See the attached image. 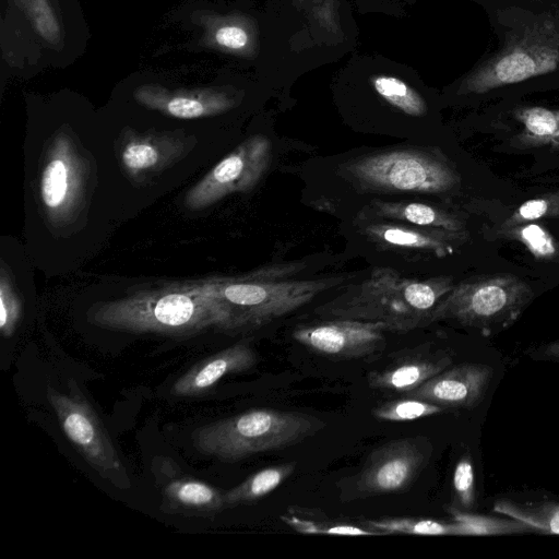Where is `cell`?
Listing matches in <instances>:
<instances>
[{
    "label": "cell",
    "mask_w": 559,
    "mask_h": 559,
    "mask_svg": "<svg viewBox=\"0 0 559 559\" xmlns=\"http://www.w3.org/2000/svg\"><path fill=\"white\" fill-rule=\"evenodd\" d=\"M386 326L380 322L328 319L300 325L293 332L296 342L310 350L336 358H361L382 350Z\"/></svg>",
    "instance_id": "8fae6325"
},
{
    "label": "cell",
    "mask_w": 559,
    "mask_h": 559,
    "mask_svg": "<svg viewBox=\"0 0 559 559\" xmlns=\"http://www.w3.org/2000/svg\"><path fill=\"white\" fill-rule=\"evenodd\" d=\"M227 318L214 277L140 290L90 312V321L103 329L169 336H191L210 328L225 332Z\"/></svg>",
    "instance_id": "6da1fadb"
},
{
    "label": "cell",
    "mask_w": 559,
    "mask_h": 559,
    "mask_svg": "<svg viewBox=\"0 0 559 559\" xmlns=\"http://www.w3.org/2000/svg\"><path fill=\"white\" fill-rule=\"evenodd\" d=\"M515 118L523 126L522 143L559 147V109L525 107L515 112Z\"/></svg>",
    "instance_id": "d4e9b609"
},
{
    "label": "cell",
    "mask_w": 559,
    "mask_h": 559,
    "mask_svg": "<svg viewBox=\"0 0 559 559\" xmlns=\"http://www.w3.org/2000/svg\"><path fill=\"white\" fill-rule=\"evenodd\" d=\"M271 155L272 144L266 136H250L187 192L186 205L191 210H200L233 192L252 190L266 173Z\"/></svg>",
    "instance_id": "30bf717a"
},
{
    "label": "cell",
    "mask_w": 559,
    "mask_h": 559,
    "mask_svg": "<svg viewBox=\"0 0 559 559\" xmlns=\"http://www.w3.org/2000/svg\"><path fill=\"white\" fill-rule=\"evenodd\" d=\"M257 354L247 343L234 344L185 372L171 388L176 396H198L206 393L224 377L249 370L257 364Z\"/></svg>",
    "instance_id": "ac0fdd59"
},
{
    "label": "cell",
    "mask_w": 559,
    "mask_h": 559,
    "mask_svg": "<svg viewBox=\"0 0 559 559\" xmlns=\"http://www.w3.org/2000/svg\"><path fill=\"white\" fill-rule=\"evenodd\" d=\"M46 395L64 435L88 465L118 489H130L131 479L115 444L78 383L70 379L66 392L48 385Z\"/></svg>",
    "instance_id": "ba28073f"
},
{
    "label": "cell",
    "mask_w": 559,
    "mask_h": 559,
    "mask_svg": "<svg viewBox=\"0 0 559 559\" xmlns=\"http://www.w3.org/2000/svg\"><path fill=\"white\" fill-rule=\"evenodd\" d=\"M324 427V421L306 413L258 408L202 426L192 439L200 453L234 462L292 447Z\"/></svg>",
    "instance_id": "277c9868"
},
{
    "label": "cell",
    "mask_w": 559,
    "mask_h": 559,
    "mask_svg": "<svg viewBox=\"0 0 559 559\" xmlns=\"http://www.w3.org/2000/svg\"><path fill=\"white\" fill-rule=\"evenodd\" d=\"M369 206L373 216L382 219L402 222L453 234H460L463 229V224L456 216L426 203L374 200Z\"/></svg>",
    "instance_id": "44dd1931"
},
{
    "label": "cell",
    "mask_w": 559,
    "mask_h": 559,
    "mask_svg": "<svg viewBox=\"0 0 559 559\" xmlns=\"http://www.w3.org/2000/svg\"><path fill=\"white\" fill-rule=\"evenodd\" d=\"M453 287L450 276L418 280L377 267L365 280L342 285L338 295L313 312L323 320L380 322L389 332L407 333L430 324L432 311Z\"/></svg>",
    "instance_id": "7a4b0ae2"
},
{
    "label": "cell",
    "mask_w": 559,
    "mask_h": 559,
    "mask_svg": "<svg viewBox=\"0 0 559 559\" xmlns=\"http://www.w3.org/2000/svg\"><path fill=\"white\" fill-rule=\"evenodd\" d=\"M136 97L145 106L180 119L221 114L235 105L228 95L213 92L170 94L159 90H142Z\"/></svg>",
    "instance_id": "ffe728a7"
},
{
    "label": "cell",
    "mask_w": 559,
    "mask_h": 559,
    "mask_svg": "<svg viewBox=\"0 0 559 559\" xmlns=\"http://www.w3.org/2000/svg\"><path fill=\"white\" fill-rule=\"evenodd\" d=\"M159 493L160 510L170 515L213 518L227 509L225 492L182 473L168 457H155L152 464Z\"/></svg>",
    "instance_id": "4fadbf2b"
},
{
    "label": "cell",
    "mask_w": 559,
    "mask_h": 559,
    "mask_svg": "<svg viewBox=\"0 0 559 559\" xmlns=\"http://www.w3.org/2000/svg\"><path fill=\"white\" fill-rule=\"evenodd\" d=\"M554 214H559V197L532 199L522 203L506 222V225L514 226L531 223Z\"/></svg>",
    "instance_id": "d6a6232c"
},
{
    "label": "cell",
    "mask_w": 559,
    "mask_h": 559,
    "mask_svg": "<svg viewBox=\"0 0 559 559\" xmlns=\"http://www.w3.org/2000/svg\"><path fill=\"white\" fill-rule=\"evenodd\" d=\"M453 493L456 508L469 511L475 506V475L473 460L468 453L463 454L453 471Z\"/></svg>",
    "instance_id": "f546056e"
},
{
    "label": "cell",
    "mask_w": 559,
    "mask_h": 559,
    "mask_svg": "<svg viewBox=\"0 0 559 559\" xmlns=\"http://www.w3.org/2000/svg\"><path fill=\"white\" fill-rule=\"evenodd\" d=\"M214 38L222 48L245 56L254 55L259 44L255 25L245 20L221 25Z\"/></svg>",
    "instance_id": "f1b7e54d"
},
{
    "label": "cell",
    "mask_w": 559,
    "mask_h": 559,
    "mask_svg": "<svg viewBox=\"0 0 559 559\" xmlns=\"http://www.w3.org/2000/svg\"><path fill=\"white\" fill-rule=\"evenodd\" d=\"M296 469V462H286L262 468L225 492L227 508L255 502L274 491Z\"/></svg>",
    "instance_id": "603a6c76"
},
{
    "label": "cell",
    "mask_w": 559,
    "mask_h": 559,
    "mask_svg": "<svg viewBox=\"0 0 559 559\" xmlns=\"http://www.w3.org/2000/svg\"><path fill=\"white\" fill-rule=\"evenodd\" d=\"M356 187L372 192L444 193L459 183L456 171L431 150L404 147L370 153L341 166Z\"/></svg>",
    "instance_id": "5b68a950"
},
{
    "label": "cell",
    "mask_w": 559,
    "mask_h": 559,
    "mask_svg": "<svg viewBox=\"0 0 559 559\" xmlns=\"http://www.w3.org/2000/svg\"><path fill=\"white\" fill-rule=\"evenodd\" d=\"M432 450V443L424 436L396 439L377 448L348 481L344 499L406 490L427 466Z\"/></svg>",
    "instance_id": "9c48e42d"
},
{
    "label": "cell",
    "mask_w": 559,
    "mask_h": 559,
    "mask_svg": "<svg viewBox=\"0 0 559 559\" xmlns=\"http://www.w3.org/2000/svg\"><path fill=\"white\" fill-rule=\"evenodd\" d=\"M22 304L5 269H1L0 277V331L4 337H10L19 323Z\"/></svg>",
    "instance_id": "4dcf8cb0"
},
{
    "label": "cell",
    "mask_w": 559,
    "mask_h": 559,
    "mask_svg": "<svg viewBox=\"0 0 559 559\" xmlns=\"http://www.w3.org/2000/svg\"><path fill=\"white\" fill-rule=\"evenodd\" d=\"M281 520L294 531L301 534L313 535H343V536H377L381 532L369 528L365 525L358 526L352 523H344L324 519H317L302 513L301 509L290 508L282 514Z\"/></svg>",
    "instance_id": "484cf974"
},
{
    "label": "cell",
    "mask_w": 559,
    "mask_h": 559,
    "mask_svg": "<svg viewBox=\"0 0 559 559\" xmlns=\"http://www.w3.org/2000/svg\"><path fill=\"white\" fill-rule=\"evenodd\" d=\"M492 378L493 368L487 364H459L430 378L406 396L444 408H474L486 396Z\"/></svg>",
    "instance_id": "5bb4252c"
},
{
    "label": "cell",
    "mask_w": 559,
    "mask_h": 559,
    "mask_svg": "<svg viewBox=\"0 0 559 559\" xmlns=\"http://www.w3.org/2000/svg\"><path fill=\"white\" fill-rule=\"evenodd\" d=\"M452 520L462 522L469 531V536H492L526 534L535 531L527 524L515 519L506 516H489L471 513L454 506L447 507Z\"/></svg>",
    "instance_id": "4316f807"
},
{
    "label": "cell",
    "mask_w": 559,
    "mask_h": 559,
    "mask_svg": "<svg viewBox=\"0 0 559 559\" xmlns=\"http://www.w3.org/2000/svg\"><path fill=\"white\" fill-rule=\"evenodd\" d=\"M493 512L521 521L535 533L559 535V499L549 493L514 492L497 497Z\"/></svg>",
    "instance_id": "d6986e66"
},
{
    "label": "cell",
    "mask_w": 559,
    "mask_h": 559,
    "mask_svg": "<svg viewBox=\"0 0 559 559\" xmlns=\"http://www.w3.org/2000/svg\"><path fill=\"white\" fill-rule=\"evenodd\" d=\"M538 259L552 258L558 249L554 238L537 224H524L511 231Z\"/></svg>",
    "instance_id": "1f68e13d"
},
{
    "label": "cell",
    "mask_w": 559,
    "mask_h": 559,
    "mask_svg": "<svg viewBox=\"0 0 559 559\" xmlns=\"http://www.w3.org/2000/svg\"><path fill=\"white\" fill-rule=\"evenodd\" d=\"M359 231L379 249L416 257L425 254L438 258L453 252L450 240L459 236V234L382 218L361 221Z\"/></svg>",
    "instance_id": "9a60e30c"
},
{
    "label": "cell",
    "mask_w": 559,
    "mask_h": 559,
    "mask_svg": "<svg viewBox=\"0 0 559 559\" xmlns=\"http://www.w3.org/2000/svg\"><path fill=\"white\" fill-rule=\"evenodd\" d=\"M39 182L40 199L52 221H62L78 209L83 191V163L72 141L58 135L50 145Z\"/></svg>",
    "instance_id": "7c38bea8"
},
{
    "label": "cell",
    "mask_w": 559,
    "mask_h": 559,
    "mask_svg": "<svg viewBox=\"0 0 559 559\" xmlns=\"http://www.w3.org/2000/svg\"><path fill=\"white\" fill-rule=\"evenodd\" d=\"M531 298L528 286L509 274L466 281L454 285L440 300L431 323L452 320L491 336L508 329Z\"/></svg>",
    "instance_id": "8992f818"
},
{
    "label": "cell",
    "mask_w": 559,
    "mask_h": 559,
    "mask_svg": "<svg viewBox=\"0 0 559 559\" xmlns=\"http://www.w3.org/2000/svg\"><path fill=\"white\" fill-rule=\"evenodd\" d=\"M448 350L424 348L394 360L381 370L368 373L370 388L408 393L452 365Z\"/></svg>",
    "instance_id": "e0dca14e"
},
{
    "label": "cell",
    "mask_w": 559,
    "mask_h": 559,
    "mask_svg": "<svg viewBox=\"0 0 559 559\" xmlns=\"http://www.w3.org/2000/svg\"><path fill=\"white\" fill-rule=\"evenodd\" d=\"M189 145L175 133H130L120 143L118 156L124 173L142 181L180 158Z\"/></svg>",
    "instance_id": "2e32d148"
},
{
    "label": "cell",
    "mask_w": 559,
    "mask_h": 559,
    "mask_svg": "<svg viewBox=\"0 0 559 559\" xmlns=\"http://www.w3.org/2000/svg\"><path fill=\"white\" fill-rule=\"evenodd\" d=\"M285 262L255 269L236 277H214L227 311L225 332L239 333L261 328L311 302L321 294L344 285L348 275L314 280H288L304 269Z\"/></svg>",
    "instance_id": "3957f363"
},
{
    "label": "cell",
    "mask_w": 559,
    "mask_h": 559,
    "mask_svg": "<svg viewBox=\"0 0 559 559\" xmlns=\"http://www.w3.org/2000/svg\"><path fill=\"white\" fill-rule=\"evenodd\" d=\"M32 13L38 32L47 40H56L59 37V26L46 1L35 0L32 7Z\"/></svg>",
    "instance_id": "836d02e7"
},
{
    "label": "cell",
    "mask_w": 559,
    "mask_h": 559,
    "mask_svg": "<svg viewBox=\"0 0 559 559\" xmlns=\"http://www.w3.org/2000/svg\"><path fill=\"white\" fill-rule=\"evenodd\" d=\"M365 526L386 534H406L423 536H469L468 528L462 522L439 521L414 518H384L367 520Z\"/></svg>",
    "instance_id": "cb8c5ba5"
},
{
    "label": "cell",
    "mask_w": 559,
    "mask_h": 559,
    "mask_svg": "<svg viewBox=\"0 0 559 559\" xmlns=\"http://www.w3.org/2000/svg\"><path fill=\"white\" fill-rule=\"evenodd\" d=\"M558 68L559 24L544 21L516 36L502 51L468 74L457 93L481 94Z\"/></svg>",
    "instance_id": "52a82bcc"
},
{
    "label": "cell",
    "mask_w": 559,
    "mask_h": 559,
    "mask_svg": "<svg viewBox=\"0 0 559 559\" xmlns=\"http://www.w3.org/2000/svg\"><path fill=\"white\" fill-rule=\"evenodd\" d=\"M525 355L532 360L559 364V338L528 348Z\"/></svg>",
    "instance_id": "e575fe53"
},
{
    "label": "cell",
    "mask_w": 559,
    "mask_h": 559,
    "mask_svg": "<svg viewBox=\"0 0 559 559\" xmlns=\"http://www.w3.org/2000/svg\"><path fill=\"white\" fill-rule=\"evenodd\" d=\"M301 14L310 38L317 45L345 44L342 0H293Z\"/></svg>",
    "instance_id": "7402d4cb"
},
{
    "label": "cell",
    "mask_w": 559,
    "mask_h": 559,
    "mask_svg": "<svg viewBox=\"0 0 559 559\" xmlns=\"http://www.w3.org/2000/svg\"><path fill=\"white\" fill-rule=\"evenodd\" d=\"M447 408L421 399L409 397L388 401L372 412L379 420L411 421L424 417L433 416Z\"/></svg>",
    "instance_id": "83f0119b"
}]
</instances>
